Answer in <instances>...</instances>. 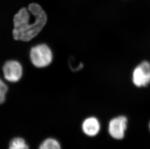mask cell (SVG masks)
<instances>
[{"mask_svg":"<svg viewBox=\"0 0 150 149\" xmlns=\"http://www.w3.org/2000/svg\"><path fill=\"white\" fill-rule=\"evenodd\" d=\"M47 21V14L42 7L37 3H31L14 15L13 38L17 41H31L40 34Z\"/></svg>","mask_w":150,"mask_h":149,"instance_id":"obj_1","label":"cell"},{"mask_svg":"<svg viewBox=\"0 0 150 149\" xmlns=\"http://www.w3.org/2000/svg\"><path fill=\"white\" fill-rule=\"evenodd\" d=\"M29 56L32 63L38 68L48 66L53 60L52 51L48 45L44 43L33 46L30 49Z\"/></svg>","mask_w":150,"mask_h":149,"instance_id":"obj_2","label":"cell"},{"mask_svg":"<svg viewBox=\"0 0 150 149\" xmlns=\"http://www.w3.org/2000/svg\"><path fill=\"white\" fill-rule=\"evenodd\" d=\"M132 81L137 87L148 86L150 83V63L143 61L139 64L134 70Z\"/></svg>","mask_w":150,"mask_h":149,"instance_id":"obj_3","label":"cell"},{"mask_svg":"<svg viewBox=\"0 0 150 149\" xmlns=\"http://www.w3.org/2000/svg\"><path fill=\"white\" fill-rule=\"evenodd\" d=\"M2 70L4 79L9 82H18L23 77V66L20 62L16 60H11L5 62Z\"/></svg>","mask_w":150,"mask_h":149,"instance_id":"obj_4","label":"cell"},{"mask_svg":"<svg viewBox=\"0 0 150 149\" xmlns=\"http://www.w3.org/2000/svg\"><path fill=\"white\" fill-rule=\"evenodd\" d=\"M127 119L123 116L116 117L111 119L109 123L108 131L112 138L116 139H122L125 136L127 128Z\"/></svg>","mask_w":150,"mask_h":149,"instance_id":"obj_5","label":"cell"},{"mask_svg":"<svg viewBox=\"0 0 150 149\" xmlns=\"http://www.w3.org/2000/svg\"><path fill=\"white\" fill-rule=\"evenodd\" d=\"M100 129L99 121L94 116L86 117L81 124V129L83 133L89 138H92L98 135Z\"/></svg>","mask_w":150,"mask_h":149,"instance_id":"obj_6","label":"cell"},{"mask_svg":"<svg viewBox=\"0 0 150 149\" xmlns=\"http://www.w3.org/2000/svg\"><path fill=\"white\" fill-rule=\"evenodd\" d=\"M38 149H62V147L57 139L52 137H49L41 142Z\"/></svg>","mask_w":150,"mask_h":149,"instance_id":"obj_7","label":"cell"},{"mask_svg":"<svg viewBox=\"0 0 150 149\" xmlns=\"http://www.w3.org/2000/svg\"><path fill=\"white\" fill-rule=\"evenodd\" d=\"M8 149H30V148L24 138L16 136L10 141Z\"/></svg>","mask_w":150,"mask_h":149,"instance_id":"obj_8","label":"cell"},{"mask_svg":"<svg viewBox=\"0 0 150 149\" xmlns=\"http://www.w3.org/2000/svg\"><path fill=\"white\" fill-rule=\"evenodd\" d=\"M8 93V87L6 83L0 78V105L3 104L6 100Z\"/></svg>","mask_w":150,"mask_h":149,"instance_id":"obj_9","label":"cell"},{"mask_svg":"<svg viewBox=\"0 0 150 149\" xmlns=\"http://www.w3.org/2000/svg\"><path fill=\"white\" fill-rule=\"evenodd\" d=\"M149 128H150V124H149Z\"/></svg>","mask_w":150,"mask_h":149,"instance_id":"obj_10","label":"cell"}]
</instances>
